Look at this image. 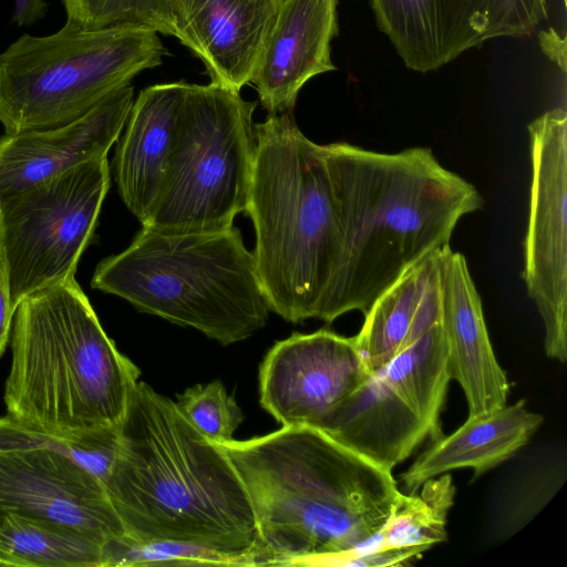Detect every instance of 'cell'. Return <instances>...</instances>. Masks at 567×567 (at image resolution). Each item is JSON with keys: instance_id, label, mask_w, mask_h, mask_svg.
<instances>
[{"instance_id": "1", "label": "cell", "mask_w": 567, "mask_h": 567, "mask_svg": "<svg viewBox=\"0 0 567 567\" xmlns=\"http://www.w3.org/2000/svg\"><path fill=\"white\" fill-rule=\"evenodd\" d=\"M104 486L135 542L190 544L238 566L268 565L248 494L227 454L144 382L131 394Z\"/></svg>"}, {"instance_id": "2", "label": "cell", "mask_w": 567, "mask_h": 567, "mask_svg": "<svg viewBox=\"0 0 567 567\" xmlns=\"http://www.w3.org/2000/svg\"><path fill=\"white\" fill-rule=\"evenodd\" d=\"M217 444L246 488L268 565L324 566L354 551L405 497L391 471L317 429Z\"/></svg>"}, {"instance_id": "3", "label": "cell", "mask_w": 567, "mask_h": 567, "mask_svg": "<svg viewBox=\"0 0 567 567\" xmlns=\"http://www.w3.org/2000/svg\"><path fill=\"white\" fill-rule=\"evenodd\" d=\"M323 148L343 229L330 323L350 311L367 313L406 269L450 246L458 221L483 198L429 147L380 153L338 142Z\"/></svg>"}, {"instance_id": "4", "label": "cell", "mask_w": 567, "mask_h": 567, "mask_svg": "<svg viewBox=\"0 0 567 567\" xmlns=\"http://www.w3.org/2000/svg\"><path fill=\"white\" fill-rule=\"evenodd\" d=\"M251 219L256 271L269 310L299 323H329L343 229L323 144L306 137L291 112L255 124Z\"/></svg>"}, {"instance_id": "5", "label": "cell", "mask_w": 567, "mask_h": 567, "mask_svg": "<svg viewBox=\"0 0 567 567\" xmlns=\"http://www.w3.org/2000/svg\"><path fill=\"white\" fill-rule=\"evenodd\" d=\"M10 344L9 417L59 435L121 425L140 370L103 330L74 277L17 305Z\"/></svg>"}, {"instance_id": "6", "label": "cell", "mask_w": 567, "mask_h": 567, "mask_svg": "<svg viewBox=\"0 0 567 567\" xmlns=\"http://www.w3.org/2000/svg\"><path fill=\"white\" fill-rule=\"evenodd\" d=\"M91 286L223 346L249 338L269 315L252 252L235 226L198 233L142 227L125 250L96 266Z\"/></svg>"}, {"instance_id": "7", "label": "cell", "mask_w": 567, "mask_h": 567, "mask_svg": "<svg viewBox=\"0 0 567 567\" xmlns=\"http://www.w3.org/2000/svg\"><path fill=\"white\" fill-rule=\"evenodd\" d=\"M157 32L65 23L49 35L22 34L0 53V123L8 134L81 117L144 70L163 63Z\"/></svg>"}, {"instance_id": "8", "label": "cell", "mask_w": 567, "mask_h": 567, "mask_svg": "<svg viewBox=\"0 0 567 567\" xmlns=\"http://www.w3.org/2000/svg\"><path fill=\"white\" fill-rule=\"evenodd\" d=\"M256 105L213 82L186 84L167 174L143 227L198 233L234 226L254 175Z\"/></svg>"}, {"instance_id": "9", "label": "cell", "mask_w": 567, "mask_h": 567, "mask_svg": "<svg viewBox=\"0 0 567 567\" xmlns=\"http://www.w3.org/2000/svg\"><path fill=\"white\" fill-rule=\"evenodd\" d=\"M109 188L105 156L0 199V246L14 307L74 277Z\"/></svg>"}, {"instance_id": "10", "label": "cell", "mask_w": 567, "mask_h": 567, "mask_svg": "<svg viewBox=\"0 0 567 567\" xmlns=\"http://www.w3.org/2000/svg\"><path fill=\"white\" fill-rule=\"evenodd\" d=\"M532 179L523 279L543 320L546 355L567 360V113L527 125Z\"/></svg>"}, {"instance_id": "11", "label": "cell", "mask_w": 567, "mask_h": 567, "mask_svg": "<svg viewBox=\"0 0 567 567\" xmlns=\"http://www.w3.org/2000/svg\"><path fill=\"white\" fill-rule=\"evenodd\" d=\"M379 29L406 68L426 73L501 37H528L546 0H370Z\"/></svg>"}, {"instance_id": "12", "label": "cell", "mask_w": 567, "mask_h": 567, "mask_svg": "<svg viewBox=\"0 0 567 567\" xmlns=\"http://www.w3.org/2000/svg\"><path fill=\"white\" fill-rule=\"evenodd\" d=\"M370 373L354 337L321 329L277 342L259 371L261 406L282 426L322 430Z\"/></svg>"}, {"instance_id": "13", "label": "cell", "mask_w": 567, "mask_h": 567, "mask_svg": "<svg viewBox=\"0 0 567 567\" xmlns=\"http://www.w3.org/2000/svg\"><path fill=\"white\" fill-rule=\"evenodd\" d=\"M69 526L102 543L125 536L103 483L45 445L0 443V513Z\"/></svg>"}, {"instance_id": "14", "label": "cell", "mask_w": 567, "mask_h": 567, "mask_svg": "<svg viewBox=\"0 0 567 567\" xmlns=\"http://www.w3.org/2000/svg\"><path fill=\"white\" fill-rule=\"evenodd\" d=\"M133 94L126 85L68 124L4 133L0 138V199L107 156L126 124Z\"/></svg>"}, {"instance_id": "15", "label": "cell", "mask_w": 567, "mask_h": 567, "mask_svg": "<svg viewBox=\"0 0 567 567\" xmlns=\"http://www.w3.org/2000/svg\"><path fill=\"white\" fill-rule=\"evenodd\" d=\"M441 321L447 343V369L464 391L468 415L506 404L509 383L492 348L480 293L465 256L440 250Z\"/></svg>"}, {"instance_id": "16", "label": "cell", "mask_w": 567, "mask_h": 567, "mask_svg": "<svg viewBox=\"0 0 567 567\" xmlns=\"http://www.w3.org/2000/svg\"><path fill=\"white\" fill-rule=\"evenodd\" d=\"M178 40L210 82L240 91L250 82L280 0H171Z\"/></svg>"}, {"instance_id": "17", "label": "cell", "mask_w": 567, "mask_h": 567, "mask_svg": "<svg viewBox=\"0 0 567 567\" xmlns=\"http://www.w3.org/2000/svg\"><path fill=\"white\" fill-rule=\"evenodd\" d=\"M339 0H280L271 32L250 82L269 114L291 112L313 76L336 70L331 41L338 35Z\"/></svg>"}, {"instance_id": "18", "label": "cell", "mask_w": 567, "mask_h": 567, "mask_svg": "<svg viewBox=\"0 0 567 567\" xmlns=\"http://www.w3.org/2000/svg\"><path fill=\"white\" fill-rule=\"evenodd\" d=\"M186 82L143 89L133 102L114 161L118 194L145 224L161 194L169 166Z\"/></svg>"}, {"instance_id": "19", "label": "cell", "mask_w": 567, "mask_h": 567, "mask_svg": "<svg viewBox=\"0 0 567 567\" xmlns=\"http://www.w3.org/2000/svg\"><path fill=\"white\" fill-rule=\"evenodd\" d=\"M321 431L391 472L427 437L437 439L377 372L344 401Z\"/></svg>"}, {"instance_id": "20", "label": "cell", "mask_w": 567, "mask_h": 567, "mask_svg": "<svg viewBox=\"0 0 567 567\" xmlns=\"http://www.w3.org/2000/svg\"><path fill=\"white\" fill-rule=\"evenodd\" d=\"M543 423L519 400L489 412L468 415L452 434L439 436L401 475L408 494H415L430 478L471 467L474 477L493 470L522 449Z\"/></svg>"}, {"instance_id": "21", "label": "cell", "mask_w": 567, "mask_h": 567, "mask_svg": "<svg viewBox=\"0 0 567 567\" xmlns=\"http://www.w3.org/2000/svg\"><path fill=\"white\" fill-rule=\"evenodd\" d=\"M440 250L406 269L364 313L354 341L370 373L441 321Z\"/></svg>"}, {"instance_id": "22", "label": "cell", "mask_w": 567, "mask_h": 567, "mask_svg": "<svg viewBox=\"0 0 567 567\" xmlns=\"http://www.w3.org/2000/svg\"><path fill=\"white\" fill-rule=\"evenodd\" d=\"M104 543L79 529L14 513H0V565L103 567Z\"/></svg>"}, {"instance_id": "23", "label": "cell", "mask_w": 567, "mask_h": 567, "mask_svg": "<svg viewBox=\"0 0 567 567\" xmlns=\"http://www.w3.org/2000/svg\"><path fill=\"white\" fill-rule=\"evenodd\" d=\"M419 494H405L403 502L380 530L351 555L389 547L433 546L447 537V514L455 486L449 473L426 480ZM342 556V555H340Z\"/></svg>"}, {"instance_id": "24", "label": "cell", "mask_w": 567, "mask_h": 567, "mask_svg": "<svg viewBox=\"0 0 567 567\" xmlns=\"http://www.w3.org/2000/svg\"><path fill=\"white\" fill-rule=\"evenodd\" d=\"M65 23L82 29H102L118 25L148 28L157 33L175 37L171 0H61Z\"/></svg>"}, {"instance_id": "25", "label": "cell", "mask_w": 567, "mask_h": 567, "mask_svg": "<svg viewBox=\"0 0 567 567\" xmlns=\"http://www.w3.org/2000/svg\"><path fill=\"white\" fill-rule=\"evenodd\" d=\"M103 567L217 565L238 566L230 557L205 547L175 542H135L126 535L104 545Z\"/></svg>"}, {"instance_id": "26", "label": "cell", "mask_w": 567, "mask_h": 567, "mask_svg": "<svg viewBox=\"0 0 567 567\" xmlns=\"http://www.w3.org/2000/svg\"><path fill=\"white\" fill-rule=\"evenodd\" d=\"M177 398L178 411L206 439L214 443L234 440L244 414L220 381L196 384Z\"/></svg>"}, {"instance_id": "27", "label": "cell", "mask_w": 567, "mask_h": 567, "mask_svg": "<svg viewBox=\"0 0 567 567\" xmlns=\"http://www.w3.org/2000/svg\"><path fill=\"white\" fill-rule=\"evenodd\" d=\"M427 545L389 547L364 553L342 555L330 559L326 566L382 567L406 566L429 550Z\"/></svg>"}, {"instance_id": "28", "label": "cell", "mask_w": 567, "mask_h": 567, "mask_svg": "<svg viewBox=\"0 0 567 567\" xmlns=\"http://www.w3.org/2000/svg\"><path fill=\"white\" fill-rule=\"evenodd\" d=\"M14 311L8 269L0 246V358L10 340Z\"/></svg>"}, {"instance_id": "29", "label": "cell", "mask_w": 567, "mask_h": 567, "mask_svg": "<svg viewBox=\"0 0 567 567\" xmlns=\"http://www.w3.org/2000/svg\"><path fill=\"white\" fill-rule=\"evenodd\" d=\"M47 0H14L13 21L19 27H30L44 17Z\"/></svg>"}, {"instance_id": "30", "label": "cell", "mask_w": 567, "mask_h": 567, "mask_svg": "<svg viewBox=\"0 0 567 567\" xmlns=\"http://www.w3.org/2000/svg\"><path fill=\"white\" fill-rule=\"evenodd\" d=\"M542 50L563 72L566 71V38H561L554 29L538 34Z\"/></svg>"}, {"instance_id": "31", "label": "cell", "mask_w": 567, "mask_h": 567, "mask_svg": "<svg viewBox=\"0 0 567 567\" xmlns=\"http://www.w3.org/2000/svg\"><path fill=\"white\" fill-rule=\"evenodd\" d=\"M566 1H567V0H563L564 4H566Z\"/></svg>"}]
</instances>
